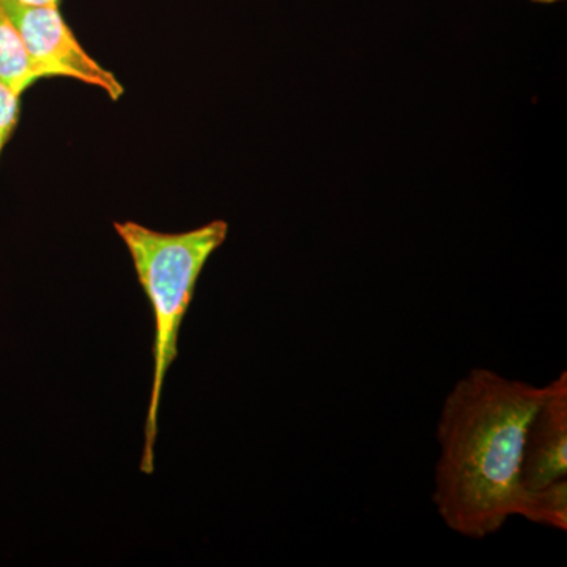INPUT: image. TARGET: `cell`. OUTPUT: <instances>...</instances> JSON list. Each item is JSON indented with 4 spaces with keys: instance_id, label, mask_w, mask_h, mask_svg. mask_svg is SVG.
I'll return each instance as SVG.
<instances>
[{
    "instance_id": "cell-2",
    "label": "cell",
    "mask_w": 567,
    "mask_h": 567,
    "mask_svg": "<svg viewBox=\"0 0 567 567\" xmlns=\"http://www.w3.org/2000/svg\"><path fill=\"white\" fill-rule=\"evenodd\" d=\"M114 229L132 256L137 281L151 301L155 320L153 383L141 458V472L152 475L164 379L177 358L183 319L199 276L226 241L229 224L215 219L181 234L159 233L134 221L115 223Z\"/></svg>"
},
{
    "instance_id": "cell-5",
    "label": "cell",
    "mask_w": 567,
    "mask_h": 567,
    "mask_svg": "<svg viewBox=\"0 0 567 567\" xmlns=\"http://www.w3.org/2000/svg\"><path fill=\"white\" fill-rule=\"evenodd\" d=\"M37 81L20 32L0 2V82L22 95Z\"/></svg>"
},
{
    "instance_id": "cell-3",
    "label": "cell",
    "mask_w": 567,
    "mask_h": 567,
    "mask_svg": "<svg viewBox=\"0 0 567 567\" xmlns=\"http://www.w3.org/2000/svg\"><path fill=\"white\" fill-rule=\"evenodd\" d=\"M31 59L37 80L66 78L100 89L118 102L125 93L122 82L82 48L59 7L24 6L0 0Z\"/></svg>"
},
{
    "instance_id": "cell-4",
    "label": "cell",
    "mask_w": 567,
    "mask_h": 567,
    "mask_svg": "<svg viewBox=\"0 0 567 567\" xmlns=\"http://www.w3.org/2000/svg\"><path fill=\"white\" fill-rule=\"evenodd\" d=\"M522 486L537 488L567 477V374L547 383L525 436Z\"/></svg>"
},
{
    "instance_id": "cell-6",
    "label": "cell",
    "mask_w": 567,
    "mask_h": 567,
    "mask_svg": "<svg viewBox=\"0 0 567 567\" xmlns=\"http://www.w3.org/2000/svg\"><path fill=\"white\" fill-rule=\"evenodd\" d=\"M516 517H524L533 524L566 532L567 477L544 487L525 488L518 502Z\"/></svg>"
},
{
    "instance_id": "cell-8",
    "label": "cell",
    "mask_w": 567,
    "mask_h": 567,
    "mask_svg": "<svg viewBox=\"0 0 567 567\" xmlns=\"http://www.w3.org/2000/svg\"><path fill=\"white\" fill-rule=\"evenodd\" d=\"M14 2L24 3V6L59 7V0H14Z\"/></svg>"
},
{
    "instance_id": "cell-7",
    "label": "cell",
    "mask_w": 567,
    "mask_h": 567,
    "mask_svg": "<svg viewBox=\"0 0 567 567\" xmlns=\"http://www.w3.org/2000/svg\"><path fill=\"white\" fill-rule=\"evenodd\" d=\"M21 115V95L0 82V158L3 148L17 132Z\"/></svg>"
},
{
    "instance_id": "cell-1",
    "label": "cell",
    "mask_w": 567,
    "mask_h": 567,
    "mask_svg": "<svg viewBox=\"0 0 567 567\" xmlns=\"http://www.w3.org/2000/svg\"><path fill=\"white\" fill-rule=\"evenodd\" d=\"M547 394L486 368L472 369L443 402L434 502L447 528L486 539L516 517L528 425Z\"/></svg>"
}]
</instances>
